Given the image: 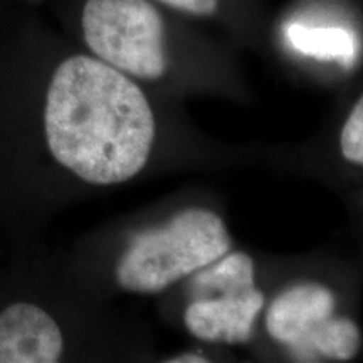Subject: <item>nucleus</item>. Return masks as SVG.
Segmentation results:
<instances>
[{
	"label": "nucleus",
	"mask_w": 363,
	"mask_h": 363,
	"mask_svg": "<svg viewBox=\"0 0 363 363\" xmlns=\"http://www.w3.org/2000/svg\"><path fill=\"white\" fill-rule=\"evenodd\" d=\"M38 131L59 169L98 187L125 184L148 163L155 116L135 79L89 52L57 59L40 88Z\"/></svg>",
	"instance_id": "f257e3e1"
},
{
	"label": "nucleus",
	"mask_w": 363,
	"mask_h": 363,
	"mask_svg": "<svg viewBox=\"0 0 363 363\" xmlns=\"http://www.w3.org/2000/svg\"><path fill=\"white\" fill-rule=\"evenodd\" d=\"M230 247L233 239L219 216L189 208L169 224L133 235L116 262L115 279L125 291L160 293L219 261Z\"/></svg>",
	"instance_id": "f03ea898"
},
{
	"label": "nucleus",
	"mask_w": 363,
	"mask_h": 363,
	"mask_svg": "<svg viewBox=\"0 0 363 363\" xmlns=\"http://www.w3.org/2000/svg\"><path fill=\"white\" fill-rule=\"evenodd\" d=\"M79 30L91 56L131 79L165 74V24L152 0H84Z\"/></svg>",
	"instance_id": "7ed1b4c3"
},
{
	"label": "nucleus",
	"mask_w": 363,
	"mask_h": 363,
	"mask_svg": "<svg viewBox=\"0 0 363 363\" xmlns=\"http://www.w3.org/2000/svg\"><path fill=\"white\" fill-rule=\"evenodd\" d=\"M335 296L321 284L294 286L271 303L267 331L296 360H350L360 348V331L348 318H335Z\"/></svg>",
	"instance_id": "20e7f679"
},
{
	"label": "nucleus",
	"mask_w": 363,
	"mask_h": 363,
	"mask_svg": "<svg viewBox=\"0 0 363 363\" xmlns=\"http://www.w3.org/2000/svg\"><path fill=\"white\" fill-rule=\"evenodd\" d=\"M194 289L195 299L185 311V326L194 337L224 343L251 338L264 296L254 284V262L247 254L222 256L195 278Z\"/></svg>",
	"instance_id": "39448f33"
},
{
	"label": "nucleus",
	"mask_w": 363,
	"mask_h": 363,
	"mask_svg": "<svg viewBox=\"0 0 363 363\" xmlns=\"http://www.w3.org/2000/svg\"><path fill=\"white\" fill-rule=\"evenodd\" d=\"M65 350V331L40 303L16 298L0 306V363H52Z\"/></svg>",
	"instance_id": "423d86ee"
},
{
	"label": "nucleus",
	"mask_w": 363,
	"mask_h": 363,
	"mask_svg": "<svg viewBox=\"0 0 363 363\" xmlns=\"http://www.w3.org/2000/svg\"><path fill=\"white\" fill-rule=\"evenodd\" d=\"M286 35L298 52L321 61H337L343 66H352L358 54L355 34L343 27H308L291 24Z\"/></svg>",
	"instance_id": "0eeeda50"
},
{
	"label": "nucleus",
	"mask_w": 363,
	"mask_h": 363,
	"mask_svg": "<svg viewBox=\"0 0 363 363\" xmlns=\"http://www.w3.org/2000/svg\"><path fill=\"white\" fill-rule=\"evenodd\" d=\"M340 147L348 162L363 165V96L358 99L343 126Z\"/></svg>",
	"instance_id": "6e6552de"
},
{
	"label": "nucleus",
	"mask_w": 363,
	"mask_h": 363,
	"mask_svg": "<svg viewBox=\"0 0 363 363\" xmlns=\"http://www.w3.org/2000/svg\"><path fill=\"white\" fill-rule=\"evenodd\" d=\"M155 2L199 17L212 16L219 6V0H155Z\"/></svg>",
	"instance_id": "1a4fd4ad"
},
{
	"label": "nucleus",
	"mask_w": 363,
	"mask_h": 363,
	"mask_svg": "<svg viewBox=\"0 0 363 363\" xmlns=\"http://www.w3.org/2000/svg\"><path fill=\"white\" fill-rule=\"evenodd\" d=\"M172 362L184 363V362H207V360L203 357H199V355H180V357L174 358V360H172Z\"/></svg>",
	"instance_id": "9d476101"
},
{
	"label": "nucleus",
	"mask_w": 363,
	"mask_h": 363,
	"mask_svg": "<svg viewBox=\"0 0 363 363\" xmlns=\"http://www.w3.org/2000/svg\"><path fill=\"white\" fill-rule=\"evenodd\" d=\"M24 2H27V4H30V2H33V0H24Z\"/></svg>",
	"instance_id": "9b49d317"
}]
</instances>
